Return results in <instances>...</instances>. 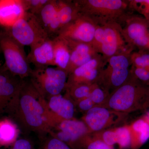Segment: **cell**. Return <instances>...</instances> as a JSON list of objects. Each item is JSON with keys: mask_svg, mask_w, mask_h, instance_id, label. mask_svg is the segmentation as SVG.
I'll use <instances>...</instances> for the list:
<instances>
[{"mask_svg": "<svg viewBox=\"0 0 149 149\" xmlns=\"http://www.w3.org/2000/svg\"><path fill=\"white\" fill-rule=\"evenodd\" d=\"M16 112L33 130L50 131L58 124L49 109L46 99L30 80L24 81L22 86L13 113Z\"/></svg>", "mask_w": 149, "mask_h": 149, "instance_id": "1", "label": "cell"}, {"mask_svg": "<svg viewBox=\"0 0 149 149\" xmlns=\"http://www.w3.org/2000/svg\"><path fill=\"white\" fill-rule=\"evenodd\" d=\"M80 14L93 19L97 24L116 21L123 16L129 1L122 0H74Z\"/></svg>", "mask_w": 149, "mask_h": 149, "instance_id": "2", "label": "cell"}, {"mask_svg": "<svg viewBox=\"0 0 149 149\" xmlns=\"http://www.w3.org/2000/svg\"><path fill=\"white\" fill-rule=\"evenodd\" d=\"M147 89L130 75L127 82L110 93L104 107L127 114L138 108L139 100L146 95Z\"/></svg>", "mask_w": 149, "mask_h": 149, "instance_id": "3", "label": "cell"}, {"mask_svg": "<svg viewBox=\"0 0 149 149\" xmlns=\"http://www.w3.org/2000/svg\"><path fill=\"white\" fill-rule=\"evenodd\" d=\"M131 51L123 52L110 58L100 74L97 83L106 90L111 91L127 82L130 77Z\"/></svg>", "mask_w": 149, "mask_h": 149, "instance_id": "4", "label": "cell"}, {"mask_svg": "<svg viewBox=\"0 0 149 149\" xmlns=\"http://www.w3.org/2000/svg\"><path fill=\"white\" fill-rule=\"evenodd\" d=\"M68 74L58 68L50 66L35 68L32 69L30 81L37 91L46 97L60 95L65 89Z\"/></svg>", "mask_w": 149, "mask_h": 149, "instance_id": "5", "label": "cell"}, {"mask_svg": "<svg viewBox=\"0 0 149 149\" xmlns=\"http://www.w3.org/2000/svg\"><path fill=\"white\" fill-rule=\"evenodd\" d=\"M24 47L6 32L0 33V48L4 56L6 69L22 79L29 77L32 71Z\"/></svg>", "mask_w": 149, "mask_h": 149, "instance_id": "6", "label": "cell"}, {"mask_svg": "<svg viewBox=\"0 0 149 149\" xmlns=\"http://www.w3.org/2000/svg\"><path fill=\"white\" fill-rule=\"evenodd\" d=\"M6 32L22 46H31L49 38L35 15L25 12L23 16Z\"/></svg>", "mask_w": 149, "mask_h": 149, "instance_id": "7", "label": "cell"}, {"mask_svg": "<svg viewBox=\"0 0 149 149\" xmlns=\"http://www.w3.org/2000/svg\"><path fill=\"white\" fill-rule=\"evenodd\" d=\"M24 82L6 69L0 71V116L13 113Z\"/></svg>", "mask_w": 149, "mask_h": 149, "instance_id": "8", "label": "cell"}, {"mask_svg": "<svg viewBox=\"0 0 149 149\" xmlns=\"http://www.w3.org/2000/svg\"><path fill=\"white\" fill-rule=\"evenodd\" d=\"M127 114L103 106H95L85 113L83 118L90 134L97 133L118 124Z\"/></svg>", "mask_w": 149, "mask_h": 149, "instance_id": "9", "label": "cell"}, {"mask_svg": "<svg viewBox=\"0 0 149 149\" xmlns=\"http://www.w3.org/2000/svg\"><path fill=\"white\" fill-rule=\"evenodd\" d=\"M104 34L99 54L107 60L112 56L127 51L133 47L127 45L122 34V28L116 21L103 24Z\"/></svg>", "mask_w": 149, "mask_h": 149, "instance_id": "10", "label": "cell"}, {"mask_svg": "<svg viewBox=\"0 0 149 149\" xmlns=\"http://www.w3.org/2000/svg\"><path fill=\"white\" fill-rule=\"evenodd\" d=\"M122 28V34L125 42L141 50L149 49V21L138 17H128Z\"/></svg>", "mask_w": 149, "mask_h": 149, "instance_id": "11", "label": "cell"}, {"mask_svg": "<svg viewBox=\"0 0 149 149\" xmlns=\"http://www.w3.org/2000/svg\"><path fill=\"white\" fill-rule=\"evenodd\" d=\"M97 25L93 19L80 15L76 19L62 28L58 36L67 40L91 45Z\"/></svg>", "mask_w": 149, "mask_h": 149, "instance_id": "12", "label": "cell"}, {"mask_svg": "<svg viewBox=\"0 0 149 149\" xmlns=\"http://www.w3.org/2000/svg\"><path fill=\"white\" fill-rule=\"evenodd\" d=\"M107 62V60L101 54H98L91 61L77 68L68 74L65 87L78 83H97Z\"/></svg>", "mask_w": 149, "mask_h": 149, "instance_id": "13", "label": "cell"}, {"mask_svg": "<svg viewBox=\"0 0 149 149\" xmlns=\"http://www.w3.org/2000/svg\"><path fill=\"white\" fill-rule=\"evenodd\" d=\"M55 128H57L58 132L56 133L55 138L75 149H79V141L86 135L90 134L83 121L73 119L61 121Z\"/></svg>", "mask_w": 149, "mask_h": 149, "instance_id": "14", "label": "cell"}, {"mask_svg": "<svg viewBox=\"0 0 149 149\" xmlns=\"http://www.w3.org/2000/svg\"><path fill=\"white\" fill-rule=\"evenodd\" d=\"M28 62L35 68L55 65L53 39L47 38L30 46Z\"/></svg>", "mask_w": 149, "mask_h": 149, "instance_id": "15", "label": "cell"}, {"mask_svg": "<svg viewBox=\"0 0 149 149\" xmlns=\"http://www.w3.org/2000/svg\"><path fill=\"white\" fill-rule=\"evenodd\" d=\"M35 15L49 37L53 39L58 35L61 26L58 13L57 0H49Z\"/></svg>", "mask_w": 149, "mask_h": 149, "instance_id": "16", "label": "cell"}, {"mask_svg": "<svg viewBox=\"0 0 149 149\" xmlns=\"http://www.w3.org/2000/svg\"><path fill=\"white\" fill-rule=\"evenodd\" d=\"M67 40L70 50V60L67 70L68 74L99 54L90 44Z\"/></svg>", "mask_w": 149, "mask_h": 149, "instance_id": "17", "label": "cell"}, {"mask_svg": "<svg viewBox=\"0 0 149 149\" xmlns=\"http://www.w3.org/2000/svg\"><path fill=\"white\" fill-rule=\"evenodd\" d=\"M47 102L49 109L58 124L61 121L72 119L74 107L73 102L66 95L61 94L49 97Z\"/></svg>", "mask_w": 149, "mask_h": 149, "instance_id": "18", "label": "cell"}, {"mask_svg": "<svg viewBox=\"0 0 149 149\" xmlns=\"http://www.w3.org/2000/svg\"><path fill=\"white\" fill-rule=\"evenodd\" d=\"M22 0H0V25L11 27L24 15Z\"/></svg>", "mask_w": 149, "mask_h": 149, "instance_id": "19", "label": "cell"}, {"mask_svg": "<svg viewBox=\"0 0 149 149\" xmlns=\"http://www.w3.org/2000/svg\"><path fill=\"white\" fill-rule=\"evenodd\" d=\"M53 41L55 65L67 72L70 58V50L68 42L59 36L55 37Z\"/></svg>", "mask_w": 149, "mask_h": 149, "instance_id": "20", "label": "cell"}, {"mask_svg": "<svg viewBox=\"0 0 149 149\" xmlns=\"http://www.w3.org/2000/svg\"><path fill=\"white\" fill-rule=\"evenodd\" d=\"M130 134V148L138 149L149 139V123L146 120L139 119L128 125Z\"/></svg>", "mask_w": 149, "mask_h": 149, "instance_id": "21", "label": "cell"}, {"mask_svg": "<svg viewBox=\"0 0 149 149\" xmlns=\"http://www.w3.org/2000/svg\"><path fill=\"white\" fill-rule=\"evenodd\" d=\"M57 5L61 29L81 15L73 1L57 0Z\"/></svg>", "mask_w": 149, "mask_h": 149, "instance_id": "22", "label": "cell"}, {"mask_svg": "<svg viewBox=\"0 0 149 149\" xmlns=\"http://www.w3.org/2000/svg\"><path fill=\"white\" fill-rule=\"evenodd\" d=\"M18 134L16 125L13 121L8 119L0 120V146L14 143Z\"/></svg>", "mask_w": 149, "mask_h": 149, "instance_id": "23", "label": "cell"}, {"mask_svg": "<svg viewBox=\"0 0 149 149\" xmlns=\"http://www.w3.org/2000/svg\"><path fill=\"white\" fill-rule=\"evenodd\" d=\"M93 84L78 83L70 85L65 89L66 91V95L76 104L79 101L89 97Z\"/></svg>", "mask_w": 149, "mask_h": 149, "instance_id": "24", "label": "cell"}, {"mask_svg": "<svg viewBox=\"0 0 149 149\" xmlns=\"http://www.w3.org/2000/svg\"><path fill=\"white\" fill-rule=\"evenodd\" d=\"M79 149H114V146L108 145L91 134L86 135L79 142Z\"/></svg>", "mask_w": 149, "mask_h": 149, "instance_id": "25", "label": "cell"}, {"mask_svg": "<svg viewBox=\"0 0 149 149\" xmlns=\"http://www.w3.org/2000/svg\"><path fill=\"white\" fill-rule=\"evenodd\" d=\"M109 95V91L95 83L93 84L89 97L94 103L95 106H104Z\"/></svg>", "mask_w": 149, "mask_h": 149, "instance_id": "26", "label": "cell"}, {"mask_svg": "<svg viewBox=\"0 0 149 149\" xmlns=\"http://www.w3.org/2000/svg\"><path fill=\"white\" fill-rule=\"evenodd\" d=\"M117 136V144L120 149L130 148V134L128 125L114 128Z\"/></svg>", "mask_w": 149, "mask_h": 149, "instance_id": "27", "label": "cell"}, {"mask_svg": "<svg viewBox=\"0 0 149 149\" xmlns=\"http://www.w3.org/2000/svg\"><path fill=\"white\" fill-rule=\"evenodd\" d=\"M91 134L94 138L100 139L110 146H114L117 144V136L114 128L107 129Z\"/></svg>", "mask_w": 149, "mask_h": 149, "instance_id": "28", "label": "cell"}, {"mask_svg": "<svg viewBox=\"0 0 149 149\" xmlns=\"http://www.w3.org/2000/svg\"><path fill=\"white\" fill-rule=\"evenodd\" d=\"M130 61L132 65L148 69L149 68V53L144 52L131 53Z\"/></svg>", "mask_w": 149, "mask_h": 149, "instance_id": "29", "label": "cell"}, {"mask_svg": "<svg viewBox=\"0 0 149 149\" xmlns=\"http://www.w3.org/2000/svg\"><path fill=\"white\" fill-rule=\"evenodd\" d=\"M49 0H22L25 12L37 14Z\"/></svg>", "mask_w": 149, "mask_h": 149, "instance_id": "30", "label": "cell"}, {"mask_svg": "<svg viewBox=\"0 0 149 149\" xmlns=\"http://www.w3.org/2000/svg\"><path fill=\"white\" fill-rule=\"evenodd\" d=\"M143 14L149 21V0L129 1V6Z\"/></svg>", "mask_w": 149, "mask_h": 149, "instance_id": "31", "label": "cell"}, {"mask_svg": "<svg viewBox=\"0 0 149 149\" xmlns=\"http://www.w3.org/2000/svg\"><path fill=\"white\" fill-rule=\"evenodd\" d=\"M130 75L136 80L149 83V71L147 68L132 65L130 68Z\"/></svg>", "mask_w": 149, "mask_h": 149, "instance_id": "32", "label": "cell"}, {"mask_svg": "<svg viewBox=\"0 0 149 149\" xmlns=\"http://www.w3.org/2000/svg\"><path fill=\"white\" fill-rule=\"evenodd\" d=\"M44 149H71L69 146L59 139L54 138L48 141Z\"/></svg>", "mask_w": 149, "mask_h": 149, "instance_id": "33", "label": "cell"}, {"mask_svg": "<svg viewBox=\"0 0 149 149\" xmlns=\"http://www.w3.org/2000/svg\"><path fill=\"white\" fill-rule=\"evenodd\" d=\"M76 104L79 110L85 113L95 107L94 103L89 97L79 101Z\"/></svg>", "mask_w": 149, "mask_h": 149, "instance_id": "34", "label": "cell"}, {"mask_svg": "<svg viewBox=\"0 0 149 149\" xmlns=\"http://www.w3.org/2000/svg\"><path fill=\"white\" fill-rule=\"evenodd\" d=\"M11 149H34L32 144L28 140L22 139L17 140Z\"/></svg>", "mask_w": 149, "mask_h": 149, "instance_id": "35", "label": "cell"}, {"mask_svg": "<svg viewBox=\"0 0 149 149\" xmlns=\"http://www.w3.org/2000/svg\"><path fill=\"white\" fill-rule=\"evenodd\" d=\"M146 95L149 96V88L147 89Z\"/></svg>", "mask_w": 149, "mask_h": 149, "instance_id": "36", "label": "cell"}, {"mask_svg": "<svg viewBox=\"0 0 149 149\" xmlns=\"http://www.w3.org/2000/svg\"><path fill=\"white\" fill-rule=\"evenodd\" d=\"M148 117L149 119V113L148 114Z\"/></svg>", "mask_w": 149, "mask_h": 149, "instance_id": "37", "label": "cell"}, {"mask_svg": "<svg viewBox=\"0 0 149 149\" xmlns=\"http://www.w3.org/2000/svg\"><path fill=\"white\" fill-rule=\"evenodd\" d=\"M148 70H149V68H148Z\"/></svg>", "mask_w": 149, "mask_h": 149, "instance_id": "38", "label": "cell"}]
</instances>
